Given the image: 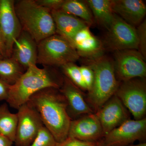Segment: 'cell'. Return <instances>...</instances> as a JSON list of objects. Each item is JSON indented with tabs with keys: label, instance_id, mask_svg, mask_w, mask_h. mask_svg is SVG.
<instances>
[{
	"label": "cell",
	"instance_id": "31",
	"mask_svg": "<svg viewBox=\"0 0 146 146\" xmlns=\"http://www.w3.org/2000/svg\"><path fill=\"white\" fill-rule=\"evenodd\" d=\"M13 141L0 133V146H12Z\"/></svg>",
	"mask_w": 146,
	"mask_h": 146
},
{
	"label": "cell",
	"instance_id": "29",
	"mask_svg": "<svg viewBox=\"0 0 146 146\" xmlns=\"http://www.w3.org/2000/svg\"><path fill=\"white\" fill-rule=\"evenodd\" d=\"M10 86L0 79V101L8 99Z\"/></svg>",
	"mask_w": 146,
	"mask_h": 146
},
{
	"label": "cell",
	"instance_id": "1",
	"mask_svg": "<svg viewBox=\"0 0 146 146\" xmlns=\"http://www.w3.org/2000/svg\"><path fill=\"white\" fill-rule=\"evenodd\" d=\"M27 103L37 111L43 125L57 143L68 137L72 120L68 115L66 100L59 89H42L31 96Z\"/></svg>",
	"mask_w": 146,
	"mask_h": 146
},
{
	"label": "cell",
	"instance_id": "20",
	"mask_svg": "<svg viewBox=\"0 0 146 146\" xmlns=\"http://www.w3.org/2000/svg\"><path fill=\"white\" fill-rule=\"evenodd\" d=\"M59 10L80 18L85 22L88 26L94 24L93 15L85 1L66 0Z\"/></svg>",
	"mask_w": 146,
	"mask_h": 146
},
{
	"label": "cell",
	"instance_id": "9",
	"mask_svg": "<svg viewBox=\"0 0 146 146\" xmlns=\"http://www.w3.org/2000/svg\"><path fill=\"white\" fill-rule=\"evenodd\" d=\"M18 110V123L14 143L16 146H28L44 125L38 112L28 103L21 106Z\"/></svg>",
	"mask_w": 146,
	"mask_h": 146
},
{
	"label": "cell",
	"instance_id": "26",
	"mask_svg": "<svg viewBox=\"0 0 146 146\" xmlns=\"http://www.w3.org/2000/svg\"><path fill=\"white\" fill-rule=\"evenodd\" d=\"M80 68L84 82L87 89V91H89L91 89L94 82V71L88 65H82L80 67Z\"/></svg>",
	"mask_w": 146,
	"mask_h": 146
},
{
	"label": "cell",
	"instance_id": "13",
	"mask_svg": "<svg viewBox=\"0 0 146 146\" xmlns=\"http://www.w3.org/2000/svg\"><path fill=\"white\" fill-rule=\"evenodd\" d=\"M68 137L87 142H98L104 137L101 125L95 113L72 120Z\"/></svg>",
	"mask_w": 146,
	"mask_h": 146
},
{
	"label": "cell",
	"instance_id": "34",
	"mask_svg": "<svg viewBox=\"0 0 146 146\" xmlns=\"http://www.w3.org/2000/svg\"><path fill=\"white\" fill-rule=\"evenodd\" d=\"M3 58L2 57V56H0V59H1V58Z\"/></svg>",
	"mask_w": 146,
	"mask_h": 146
},
{
	"label": "cell",
	"instance_id": "18",
	"mask_svg": "<svg viewBox=\"0 0 146 146\" xmlns=\"http://www.w3.org/2000/svg\"><path fill=\"white\" fill-rule=\"evenodd\" d=\"M51 12L55 25L56 34L62 36L72 45L76 33L88 26L81 19L62 11L52 10Z\"/></svg>",
	"mask_w": 146,
	"mask_h": 146
},
{
	"label": "cell",
	"instance_id": "3",
	"mask_svg": "<svg viewBox=\"0 0 146 146\" xmlns=\"http://www.w3.org/2000/svg\"><path fill=\"white\" fill-rule=\"evenodd\" d=\"M14 7L22 30L27 33L36 44L56 34L51 11L36 1H18L15 2Z\"/></svg>",
	"mask_w": 146,
	"mask_h": 146
},
{
	"label": "cell",
	"instance_id": "10",
	"mask_svg": "<svg viewBox=\"0 0 146 146\" xmlns=\"http://www.w3.org/2000/svg\"><path fill=\"white\" fill-rule=\"evenodd\" d=\"M146 138V118L127 120L114 129L104 138L106 146H126L135 141L145 142Z\"/></svg>",
	"mask_w": 146,
	"mask_h": 146
},
{
	"label": "cell",
	"instance_id": "6",
	"mask_svg": "<svg viewBox=\"0 0 146 146\" xmlns=\"http://www.w3.org/2000/svg\"><path fill=\"white\" fill-rule=\"evenodd\" d=\"M115 95L134 118L141 120L146 113V82L145 78L122 82Z\"/></svg>",
	"mask_w": 146,
	"mask_h": 146
},
{
	"label": "cell",
	"instance_id": "8",
	"mask_svg": "<svg viewBox=\"0 0 146 146\" xmlns=\"http://www.w3.org/2000/svg\"><path fill=\"white\" fill-rule=\"evenodd\" d=\"M114 69L118 81L145 78L146 60L138 50H125L114 52Z\"/></svg>",
	"mask_w": 146,
	"mask_h": 146
},
{
	"label": "cell",
	"instance_id": "16",
	"mask_svg": "<svg viewBox=\"0 0 146 146\" xmlns=\"http://www.w3.org/2000/svg\"><path fill=\"white\" fill-rule=\"evenodd\" d=\"M37 44L26 32L22 30L15 40L11 57L26 70L30 66L36 65Z\"/></svg>",
	"mask_w": 146,
	"mask_h": 146
},
{
	"label": "cell",
	"instance_id": "25",
	"mask_svg": "<svg viewBox=\"0 0 146 146\" xmlns=\"http://www.w3.org/2000/svg\"><path fill=\"white\" fill-rule=\"evenodd\" d=\"M138 40V51L146 58V21L144 20L136 29Z\"/></svg>",
	"mask_w": 146,
	"mask_h": 146
},
{
	"label": "cell",
	"instance_id": "7",
	"mask_svg": "<svg viewBox=\"0 0 146 146\" xmlns=\"http://www.w3.org/2000/svg\"><path fill=\"white\" fill-rule=\"evenodd\" d=\"M104 48L114 51L138 49L136 28L115 14L107 29L103 43Z\"/></svg>",
	"mask_w": 146,
	"mask_h": 146
},
{
	"label": "cell",
	"instance_id": "4",
	"mask_svg": "<svg viewBox=\"0 0 146 146\" xmlns=\"http://www.w3.org/2000/svg\"><path fill=\"white\" fill-rule=\"evenodd\" d=\"M89 60L88 65L94 71V79L86 100L96 113L115 95L120 84L115 75L114 62L111 58L102 56Z\"/></svg>",
	"mask_w": 146,
	"mask_h": 146
},
{
	"label": "cell",
	"instance_id": "30",
	"mask_svg": "<svg viewBox=\"0 0 146 146\" xmlns=\"http://www.w3.org/2000/svg\"><path fill=\"white\" fill-rule=\"evenodd\" d=\"M0 56L3 58L7 57V52L4 41L0 30Z\"/></svg>",
	"mask_w": 146,
	"mask_h": 146
},
{
	"label": "cell",
	"instance_id": "19",
	"mask_svg": "<svg viewBox=\"0 0 146 146\" xmlns=\"http://www.w3.org/2000/svg\"><path fill=\"white\" fill-rule=\"evenodd\" d=\"M85 2L88 5L96 21L100 25L108 29L115 17L110 0H88Z\"/></svg>",
	"mask_w": 146,
	"mask_h": 146
},
{
	"label": "cell",
	"instance_id": "5",
	"mask_svg": "<svg viewBox=\"0 0 146 146\" xmlns=\"http://www.w3.org/2000/svg\"><path fill=\"white\" fill-rule=\"evenodd\" d=\"M36 64L44 66L61 67L75 63L80 56L70 42L56 34L47 37L37 44Z\"/></svg>",
	"mask_w": 146,
	"mask_h": 146
},
{
	"label": "cell",
	"instance_id": "14",
	"mask_svg": "<svg viewBox=\"0 0 146 146\" xmlns=\"http://www.w3.org/2000/svg\"><path fill=\"white\" fill-rule=\"evenodd\" d=\"M59 90L66 100L68 115L72 120L94 113L82 91L65 76L63 85Z\"/></svg>",
	"mask_w": 146,
	"mask_h": 146
},
{
	"label": "cell",
	"instance_id": "23",
	"mask_svg": "<svg viewBox=\"0 0 146 146\" xmlns=\"http://www.w3.org/2000/svg\"><path fill=\"white\" fill-rule=\"evenodd\" d=\"M60 68L63 75L69 79L82 91H87L79 66H78L75 63H70L63 65Z\"/></svg>",
	"mask_w": 146,
	"mask_h": 146
},
{
	"label": "cell",
	"instance_id": "33",
	"mask_svg": "<svg viewBox=\"0 0 146 146\" xmlns=\"http://www.w3.org/2000/svg\"><path fill=\"white\" fill-rule=\"evenodd\" d=\"M96 146H106L104 139H102L101 140L99 141Z\"/></svg>",
	"mask_w": 146,
	"mask_h": 146
},
{
	"label": "cell",
	"instance_id": "2",
	"mask_svg": "<svg viewBox=\"0 0 146 146\" xmlns=\"http://www.w3.org/2000/svg\"><path fill=\"white\" fill-rule=\"evenodd\" d=\"M64 75L54 67L36 65L29 67L20 78L11 85L8 99L11 107L18 110L27 103L33 94L47 88L60 89L63 85Z\"/></svg>",
	"mask_w": 146,
	"mask_h": 146
},
{
	"label": "cell",
	"instance_id": "15",
	"mask_svg": "<svg viewBox=\"0 0 146 146\" xmlns=\"http://www.w3.org/2000/svg\"><path fill=\"white\" fill-rule=\"evenodd\" d=\"M72 45L80 57L89 60L103 56L105 49L103 43L92 33L89 26L81 29L76 33Z\"/></svg>",
	"mask_w": 146,
	"mask_h": 146
},
{
	"label": "cell",
	"instance_id": "11",
	"mask_svg": "<svg viewBox=\"0 0 146 146\" xmlns=\"http://www.w3.org/2000/svg\"><path fill=\"white\" fill-rule=\"evenodd\" d=\"M14 4L15 1L13 0H0V30L8 58L11 57L14 41L22 31Z\"/></svg>",
	"mask_w": 146,
	"mask_h": 146
},
{
	"label": "cell",
	"instance_id": "28",
	"mask_svg": "<svg viewBox=\"0 0 146 146\" xmlns=\"http://www.w3.org/2000/svg\"><path fill=\"white\" fill-rule=\"evenodd\" d=\"M64 0H37L36 2L39 5L50 11L59 10Z\"/></svg>",
	"mask_w": 146,
	"mask_h": 146
},
{
	"label": "cell",
	"instance_id": "27",
	"mask_svg": "<svg viewBox=\"0 0 146 146\" xmlns=\"http://www.w3.org/2000/svg\"><path fill=\"white\" fill-rule=\"evenodd\" d=\"M98 142H87L68 137L62 142L56 143V146H96Z\"/></svg>",
	"mask_w": 146,
	"mask_h": 146
},
{
	"label": "cell",
	"instance_id": "24",
	"mask_svg": "<svg viewBox=\"0 0 146 146\" xmlns=\"http://www.w3.org/2000/svg\"><path fill=\"white\" fill-rule=\"evenodd\" d=\"M56 143L52 133L43 126L34 141L28 146H56Z\"/></svg>",
	"mask_w": 146,
	"mask_h": 146
},
{
	"label": "cell",
	"instance_id": "12",
	"mask_svg": "<svg viewBox=\"0 0 146 146\" xmlns=\"http://www.w3.org/2000/svg\"><path fill=\"white\" fill-rule=\"evenodd\" d=\"M95 113L101 125L104 137L130 119L129 112L115 94Z\"/></svg>",
	"mask_w": 146,
	"mask_h": 146
},
{
	"label": "cell",
	"instance_id": "21",
	"mask_svg": "<svg viewBox=\"0 0 146 146\" xmlns=\"http://www.w3.org/2000/svg\"><path fill=\"white\" fill-rule=\"evenodd\" d=\"M25 69L12 58L0 59V79L13 85L24 74Z\"/></svg>",
	"mask_w": 146,
	"mask_h": 146
},
{
	"label": "cell",
	"instance_id": "17",
	"mask_svg": "<svg viewBox=\"0 0 146 146\" xmlns=\"http://www.w3.org/2000/svg\"><path fill=\"white\" fill-rule=\"evenodd\" d=\"M113 13L128 24L135 27L144 20L146 6L141 0H111Z\"/></svg>",
	"mask_w": 146,
	"mask_h": 146
},
{
	"label": "cell",
	"instance_id": "32",
	"mask_svg": "<svg viewBox=\"0 0 146 146\" xmlns=\"http://www.w3.org/2000/svg\"><path fill=\"white\" fill-rule=\"evenodd\" d=\"M126 146H146V143L145 142H141L140 143L136 144V145H134L133 144Z\"/></svg>",
	"mask_w": 146,
	"mask_h": 146
},
{
	"label": "cell",
	"instance_id": "22",
	"mask_svg": "<svg viewBox=\"0 0 146 146\" xmlns=\"http://www.w3.org/2000/svg\"><path fill=\"white\" fill-rule=\"evenodd\" d=\"M17 123V114L10 112L6 104L0 106V133L13 143L16 138Z\"/></svg>",
	"mask_w": 146,
	"mask_h": 146
}]
</instances>
